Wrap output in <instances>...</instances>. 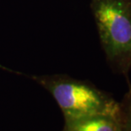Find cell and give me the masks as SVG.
I'll return each instance as SVG.
<instances>
[{
  "instance_id": "1",
  "label": "cell",
  "mask_w": 131,
  "mask_h": 131,
  "mask_svg": "<svg viewBox=\"0 0 131 131\" xmlns=\"http://www.w3.org/2000/svg\"><path fill=\"white\" fill-rule=\"evenodd\" d=\"M52 95L64 120L96 115H120L119 102L112 95L85 80L66 74L28 75Z\"/></svg>"
},
{
  "instance_id": "2",
  "label": "cell",
  "mask_w": 131,
  "mask_h": 131,
  "mask_svg": "<svg viewBox=\"0 0 131 131\" xmlns=\"http://www.w3.org/2000/svg\"><path fill=\"white\" fill-rule=\"evenodd\" d=\"M102 48L110 68L129 81L131 69V0H90Z\"/></svg>"
},
{
  "instance_id": "3",
  "label": "cell",
  "mask_w": 131,
  "mask_h": 131,
  "mask_svg": "<svg viewBox=\"0 0 131 131\" xmlns=\"http://www.w3.org/2000/svg\"><path fill=\"white\" fill-rule=\"evenodd\" d=\"M62 131H123L120 115H96L64 120Z\"/></svg>"
},
{
  "instance_id": "4",
  "label": "cell",
  "mask_w": 131,
  "mask_h": 131,
  "mask_svg": "<svg viewBox=\"0 0 131 131\" xmlns=\"http://www.w3.org/2000/svg\"><path fill=\"white\" fill-rule=\"evenodd\" d=\"M123 131H131V85L119 102Z\"/></svg>"
}]
</instances>
